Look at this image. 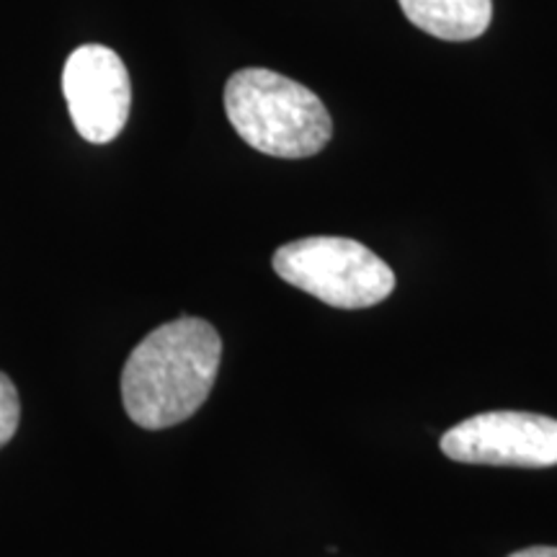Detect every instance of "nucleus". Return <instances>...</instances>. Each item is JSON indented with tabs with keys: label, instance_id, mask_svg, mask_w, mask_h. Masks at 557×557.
I'll return each instance as SVG.
<instances>
[{
	"label": "nucleus",
	"instance_id": "0eeeda50",
	"mask_svg": "<svg viewBox=\"0 0 557 557\" xmlns=\"http://www.w3.org/2000/svg\"><path fill=\"white\" fill-rule=\"evenodd\" d=\"M21 421V400L16 385L0 372V447L11 442Z\"/></svg>",
	"mask_w": 557,
	"mask_h": 557
},
{
	"label": "nucleus",
	"instance_id": "f257e3e1",
	"mask_svg": "<svg viewBox=\"0 0 557 557\" xmlns=\"http://www.w3.org/2000/svg\"><path fill=\"white\" fill-rule=\"evenodd\" d=\"M222 359L220 333L199 318H178L148 333L122 369V403L137 426H176L205 406Z\"/></svg>",
	"mask_w": 557,
	"mask_h": 557
},
{
	"label": "nucleus",
	"instance_id": "20e7f679",
	"mask_svg": "<svg viewBox=\"0 0 557 557\" xmlns=\"http://www.w3.org/2000/svg\"><path fill=\"white\" fill-rule=\"evenodd\" d=\"M442 451L462 465L555 468L557 421L524 410L478 413L442 436Z\"/></svg>",
	"mask_w": 557,
	"mask_h": 557
},
{
	"label": "nucleus",
	"instance_id": "6e6552de",
	"mask_svg": "<svg viewBox=\"0 0 557 557\" xmlns=\"http://www.w3.org/2000/svg\"><path fill=\"white\" fill-rule=\"evenodd\" d=\"M508 557H557V547H527Z\"/></svg>",
	"mask_w": 557,
	"mask_h": 557
},
{
	"label": "nucleus",
	"instance_id": "7ed1b4c3",
	"mask_svg": "<svg viewBox=\"0 0 557 557\" xmlns=\"http://www.w3.org/2000/svg\"><path fill=\"white\" fill-rule=\"evenodd\" d=\"M271 267L292 287L338 310H364L385 302L395 274L377 253L348 238L315 235L276 248Z\"/></svg>",
	"mask_w": 557,
	"mask_h": 557
},
{
	"label": "nucleus",
	"instance_id": "423d86ee",
	"mask_svg": "<svg viewBox=\"0 0 557 557\" xmlns=\"http://www.w3.org/2000/svg\"><path fill=\"white\" fill-rule=\"evenodd\" d=\"M416 29L444 41H470L485 34L493 0H398Z\"/></svg>",
	"mask_w": 557,
	"mask_h": 557
},
{
	"label": "nucleus",
	"instance_id": "f03ea898",
	"mask_svg": "<svg viewBox=\"0 0 557 557\" xmlns=\"http://www.w3.org/2000/svg\"><path fill=\"white\" fill-rule=\"evenodd\" d=\"M225 111L233 129L263 156H318L333 135L323 101L302 83L267 67L238 70L227 81Z\"/></svg>",
	"mask_w": 557,
	"mask_h": 557
},
{
	"label": "nucleus",
	"instance_id": "39448f33",
	"mask_svg": "<svg viewBox=\"0 0 557 557\" xmlns=\"http://www.w3.org/2000/svg\"><path fill=\"white\" fill-rule=\"evenodd\" d=\"M70 120L83 139L107 145L129 120L132 86L120 54L103 45H83L62 70Z\"/></svg>",
	"mask_w": 557,
	"mask_h": 557
}]
</instances>
